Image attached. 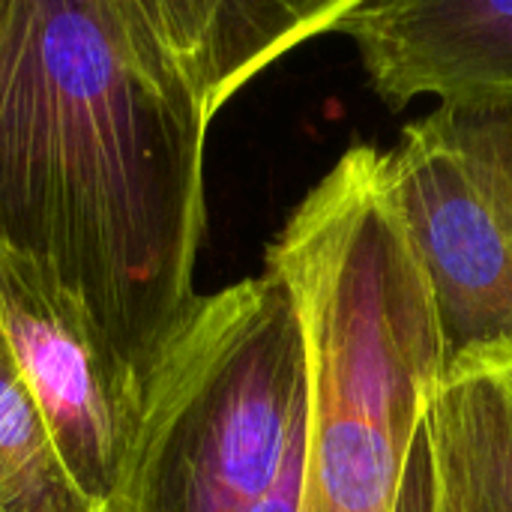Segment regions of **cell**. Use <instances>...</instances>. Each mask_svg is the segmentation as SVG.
Masks as SVG:
<instances>
[{
	"label": "cell",
	"mask_w": 512,
	"mask_h": 512,
	"mask_svg": "<svg viewBox=\"0 0 512 512\" xmlns=\"http://www.w3.org/2000/svg\"><path fill=\"white\" fill-rule=\"evenodd\" d=\"M216 114L159 0H0V240L141 378L201 297Z\"/></svg>",
	"instance_id": "obj_1"
},
{
	"label": "cell",
	"mask_w": 512,
	"mask_h": 512,
	"mask_svg": "<svg viewBox=\"0 0 512 512\" xmlns=\"http://www.w3.org/2000/svg\"><path fill=\"white\" fill-rule=\"evenodd\" d=\"M264 270L288 285L309 351L300 512H396L447 354L387 153H342L273 237Z\"/></svg>",
	"instance_id": "obj_2"
},
{
	"label": "cell",
	"mask_w": 512,
	"mask_h": 512,
	"mask_svg": "<svg viewBox=\"0 0 512 512\" xmlns=\"http://www.w3.org/2000/svg\"><path fill=\"white\" fill-rule=\"evenodd\" d=\"M309 351L264 270L201 294L144 378V414L108 512H258L306 450Z\"/></svg>",
	"instance_id": "obj_3"
},
{
	"label": "cell",
	"mask_w": 512,
	"mask_h": 512,
	"mask_svg": "<svg viewBox=\"0 0 512 512\" xmlns=\"http://www.w3.org/2000/svg\"><path fill=\"white\" fill-rule=\"evenodd\" d=\"M387 165L447 363L512 345V114L438 108L402 129Z\"/></svg>",
	"instance_id": "obj_4"
},
{
	"label": "cell",
	"mask_w": 512,
	"mask_h": 512,
	"mask_svg": "<svg viewBox=\"0 0 512 512\" xmlns=\"http://www.w3.org/2000/svg\"><path fill=\"white\" fill-rule=\"evenodd\" d=\"M0 333L54 447L87 498L111 507L138 438L144 378L81 297L0 240Z\"/></svg>",
	"instance_id": "obj_5"
},
{
	"label": "cell",
	"mask_w": 512,
	"mask_h": 512,
	"mask_svg": "<svg viewBox=\"0 0 512 512\" xmlns=\"http://www.w3.org/2000/svg\"><path fill=\"white\" fill-rule=\"evenodd\" d=\"M333 33L357 45L375 96L402 111L512 114V0H351Z\"/></svg>",
	"instance_id": "obj_6"
},
{
	"label": "cell",
	"mask_w": 512,
	"mask_h": 512,
	"mask_svg": "<svg viewBox=\"0 0 512 512\" xmlns=\"http://www.w3.org/2000/svg\"><path fill=\"white\" fill-rule=\"evenodd\" d=\"M438 411L468 510L512 512V345L471 348L447 363Z\"/></svg>",
	"instance_id": "obj_7"
},
{
	"label": "cell",
	"mask_w": 512,
	"mask_h": 512,
	"mask_svg": "<svg viewBox=\"0 0 512 512\" xmlns=\"http://www.w3.org/2000/svg\"><path fill=\"white\" fill-rule=\"evenodd\" d=\"M0 512H108L66 471L0 333Z\"/></svg>",
	"instance_id": "obj_8"
},
{
	"label": "cell",
	"mask_w": 512,
	"mask_h": 512,
	"mask_svg": "<svg viewBox=\"0 0 512 512\" xmlns=\"http://www.w3.org/2000/svg\"><path fill=\"white\" fill-rule=\"evenodd\" d=\"M396 512H471L459 462L438 411V393L420 420Z\"/></svg>",
	"instance_id": "obj_9"
}]
</instances>
